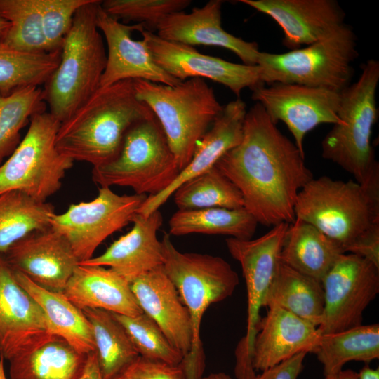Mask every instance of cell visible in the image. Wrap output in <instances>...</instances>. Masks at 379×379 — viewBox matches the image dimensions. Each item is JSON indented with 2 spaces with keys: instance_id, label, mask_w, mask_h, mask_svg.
<instances>
[{
  "instance_id": "8992f818",
  "label": "cell",
  "mask_w": 379,
  "mask_h": 379,
  "mask_svg": "<svg viewBox=\"0 0 379 379\" xmlns=\"http://www.w3.org/2000/svg\"><path fill=\"white\" fill-rule=\"evenodd\" d=\"M133 86L136 98L159 121L181 171L222 109L213 88L201 78L188 79L175 86L134 79Z\"/></svg>"
},
{
  "instance_id": "5b68a950",
  "label": "cell",
  "mask_w": 379,
  "mask_h": 379,
  "mask_svg": "<svg viewBox=\"0 0 379 379\" xmlns=\"http://www.w3.org/2000/svg\"><path fill=\"white\" fill-rule=\"evenodd\" d=\"M294 211L295 218L316 227L345 251L379 222V168L361 183L313 178L299 192Z\"/></svg>"
},
{
  "instance_id": "9c48e42d",
  "label": "cell",
  "mask_w": 379,
  "mask_h": 379,
  "mask_svg": "<svg viewBox=\"0 0 379 379\" xmlns=\"http://www.w3.org/2000/svg\"><path fill=\"white\" fill-rule=\"evenodd\" d=\"M159 121L154 116L133 124L126 132L119 154L93 167L92 179L100 187H128L135 194L156 195L180 173Z\"/></svg>"
},
{
  "instance_id": "83f0119b",
  "label": "cell",
  "mask_w": 379,
  "mask_h": 379,
  "mask_svg": "<svg viewBox=\"0 0 379 379\" xmlns=\"http://www.w3.org/2000/svg\"><path fill=\"white\" fill-rule=\"evenodd\" d=\"M13 271L18 283L41 308L53 334L63 338L81 354L95 351L91 325L81 309L62 293L44 288L22 272Z\"/></svg>"
},
{
  "instance_id": "74e56055",
  "label": "cell",
  "mask_w": 379,
  "mask_h": 379,
  "mask_svg": "<svg viewBox=\"0 0 379 379\" xmlns=\"http://www.w3.org/2000/svg\"><path fill=\"white\" fill-rule=\"evenodd\" d=\"M112 314L124 328L140 357L171 365L180 364L184 355L146 314L133 317Z\"/></svg>"
},
{
  "instance_id": "bcb514c9",
  "label": "cell",
  "mask_w": 379,
  "mask_h": 379,
  "mask_svg": "<svg viewBox=\"0 0 379 379\" xmlns=\"http://www.w3.org/2000/svg\"><path fill=\"white\" fill-rule=\"evenodd\" d=\"M358 374L359 379H379L378 368L374 369L364 366Z\"/></svg>"
},
{
  "instance_id": "7bdbcfd3",
  "label": "cell",
  "mask_w": 379,
  "mask_h": 379,
  "mask_svg": "<svg viewBox=\"0 0 379 379\" xmlns=\"http://www.w3.org/2000/svg\"><path fill=\"white\" fill-rule=\"evenodd\" d=\"M307 353L300 352L271 367L253 379H297L303 370V361Z\"/></svg>"
},
{
  "instance_id": "44dd1931",
  "label": "cell",
  "mask_w": 379,
  "mask_h": 379,
  "mask_svg": "<svg viewBox=\"0 0 379 379\" xmlns=\"http://www.w3.org/2000/svg\"><path fill=\"white\" fill-rule=\"evenodd\" d=\"M222 5L221 0H210L202 7L193 8L189 13L182 11L171 13L158 24L157 34L165 40L191 46L223 48L237 55L243 64L257 65L260 52L258 44L244 41L222 27Z\"/></svg>"
},
{
  "instance_id": "f1b7e54d",
  "label": "cell",
  "mask_w": 379,
  "mask_h": 379,
  "mask_svg": "<svg viewBox=\"0 0 379 379\" xmlns=\"http://www.w3.org/2000/svg\"><path fill=\"white\" fill-rule=\"evenodd\" d=\"M274 305L318 327L324 309L322 284L280 260L264 302V307Z\"/></svg>"
},
{
  "instance_id": "4dcf8cb0",
  "label": "cell",
  "mask_w": 379,
  "mask_h": 379,
  "mask_svg": "<svg viewBox=\"0 0 379 379\" xmlns=\"http://www.w3.org/2000/svg\"><path fill=\"white\" fill-rule=\"evenodd\" d=\"M258 222L244 208H208L179 210L169 220V233L175 236L190 234L227 235L250 239Z\"/></svg>"
},
{
  "instance_id": "e0dca14e",
  "label": "cell",
  "mask_w": 379,
  "mask_h": 379,
  "mask_svg": "<svg viewBox=\"0 0 379 379\" xmlns=\"http://www.w3.org/2000/svg\"><path fill=\"white\" fill-rule=\"evenodd\" d=\"M12 270L37 285L62 293L79 262L68 241L51 227L32 232L3 255Z\"/></svg>"
},
{
  "instance_id": "ee69618b",
  "label": "cell",
  "mask_w": 379,
  "mask_h": 379,
  "mask_svg": "<svg viewBox=\"0 0 379 379\" xmlns=\"http://www.w3.org/2000/svg\"><path fill=\"white\" fill-rule=\"evenodd\" d=\"M79 379H103L95 351L88 354L84 372Z\"/></svg>"
},
{
  "instance_id": "7dc6e473",
  "label": "cell",
  "mask_w": 379,
  "mask_h": 379,
  "mask_svg": "<svg viewBox=\"0 0 379 379\" xmlns=\"http://www.w3.org/2000/svg\"><path fill=\"white\" fill-rule=\"evenodd\" d=\"M201 379H232L230 375L225 373H211Z\"/></svg>"
},
{
  "instance_id": "b9f144b4",
  "label": "cell",
  "mask_w": 379,
  "mask_h": 379,
  "mask_svg": "<svg viewBox=\"0 0 379 379\" xmlns=\"http://www.w3.org/2000/svg\"><path fill=\"white\" fill-rule=\"evenodd\" d=\"M345 251L362 257L379 267V222L360 234Z\"/></svg>"
},
{
  "instance_id": "60d3db41",
  "label": "cell",
  "mask_w": 379,
  "mask_h": 379,
  "mask_svg": "<svg viewBox=\"0 0 379 379\" xmlns=\"http://www.w3.org/2000/svg\"><path fill=\"white\" fill-rule=\"evenodd\" d=\"M114 379H185L180 365L139 356Z\"/></svg>"
},
{
  "instance_id": "681fc988",
  "label": "cell",
  "mask_w": 379,
  "mask_h": 379,
  "mask_svg": "<svg viewBox=\"0 0 379 379\" xmlns=\"http://www.w3.org/2000/svg\"><path fill=\"white\" fill-rule=\"evenodd\" d=\"M0 379H6L1 359H0Z\"/></svg>"
},
{
  "instance_id": "f6af8a7d",
  "label": "cell",
  "mask_w": 379,
  "mask_h": 379,
  "mask_svg": "<svg viewBox=\"0 0 379 379\" xmlns=\"http://www.w3.org/2000/svg\"><path fill=\"white\" fill-rule=\"evenodd\" d=\"M324 379H359L357 372L351 369L341 370L337 373L324 376Z\"/></svg>"
},
{
  "instance_id": "ac0fdd59",
  "label": "cell",
  "mask_w": 379,
  "mask_h": 379,
  "mask_svg": "<svg viewBox=\"0 0 379 379\" xmlns=\"http://www.w3.org/2000/svg\"><path fill=\"white\" fill-rule=\"evenodd\" d=\"M96 22L107 48V62L100 87L128 79H142L169 86L181 82L156 64L142 40L132 39L133 32L145 29L142 24L124 25L105 12L100 4Z\"/></svg>"
},
{
  "instance_id": "9a60e30c",
  "label": "cell",
  "mask_w": 379,
  "mask_h": 379,
  "mask_svg": "<svg viewBox=\"0 0 379 379\" xmlns=\"http://www.w3.org/2000/svg\"><path fill=\"white\" fill-rule=\"evenodd\" d=\"M140 32L156 64L181 81L208 79L226 86L238 98L244 88L253 91L265 85L258 65L231 62L203 54L193 46L165 40L145 29Z\"/></svg>"
},
{
  "instance_id": "e575fe53",
  "label": "cell",
  "mask_w": 379,
  "mask_h": 379,
  "mask_svg": "<svg viewBox=\"0 0 379 379\" xmlns=\"http://www.w3.org/2000/svg\"><path fill=\"white\" fill-rule=\"evenodd\" d=\"M173 194L179 210L244 208L239 190L215 166L185 182Z\"/></svg>"
},
{
  "instance_id": "30bf717a",
  "label": "cell",
  "mask_w": 379,
  "mask_h": 379,
  "mask_svg": "<svg viewBox=\"0 0 379 379\" xmlns=\"http://www.w3.org/2000/svg\"><path fill=\"white\" fill-rule=\"evenodd\" d=\"M25 137L0 165V194L19 191L41 202L61 187L74 161L55 144L60 122L49 112L32 116Z\"/></svg>"
},
{
  "instance_id": "d590c367",
  "label": "cell",
  "mask_w": 379,
  "mask_h": 379,
  "mask_svg": "<svg viewBox=\"0 0 379 379\" xmlns=\"http://www.w3.org/2000/svg\"><path fill=\"white\" fill-rule=\"evenodd\" d=\"M46 108L39 86L23 87L7 95L0 93V165L20 143L22 128Z\"/></svg>"
},
{
  "instance_id": "7a4b0ae2",
  "label": "cell",
  "mask_w": 379,
  "mask_h": 379,
  "mask_svg": "<svg viewBox=\"0 0 379 379\" xmlns=\"http://www.w3.org/2000/svg\"><path fill=\"white\" fill-rule=\"evenodd\" d=\"M153 116L149 107L136 98L133 80L100 87L60 123L56 147L74 161L98 167L119 154L125 134L133 124Z\"/></svg>"
},
{
  "instance_id": "8fae6325",
  "label": "cell",
  "mask_w": 379,
  "mask_h": 379,
  "mask_svg": "<svg viewBox=\"0 0 379 379\" xmlns=\"http://www.w3.org/2000/svg\"><path fill=\"white\" fill-rule=\"evenodd\" d=\"M289 223L281 222L255 239L229 237L226 246L230 254L241 265L247 291V326L245 336L236 351L235 376L251 379L255 375L252 365L253 346L260 321V310L276 274Z\"/></svg>"
},
{
  "instance_id": "d6986e66",
  "label": "cell",
  "mask_w": 379,
  "mask_h": 379,
  "mask_svg": "<svg viewBox=\"0 0 379 379\" xmlns=\"http://www.w3.org/2000/svg\"><path fill=\"white\" fill-rule=\"evenodd\" d=\"M281 28L283 42L292 50L324 39L344 24L345 13L334 0H240Z\"/></svg>"
},
{
  "instance_id": "cb8c5ba5",
  "label": "cell",
  "mask_w": 379,
  "mask_h": 379,
  "mask_svg": "<svg viewBox=\"0 0 379 379\" xmlns=\"http://www.w3.org/2000/svg\"><path fill=\"white\" fill-rule=\"evenodd\" d=\"M131 222V230L114 241L102 254L79 264L109 267L129 283L162 266V244L157 237L163 224L159 210L147 216L136 213Z\"/></svg>"
},
{
  "instance_id": "1f68e13d",
  "label": "cell",
  "mask_w": 379,
  "mask_h": 379,
  "mask_svg": "<svg viewBox=\"0 0 379 379\" xmlns=\"http://www.w3.org/2000/svg\"><path fill=\"white\" fill-rule=\"evenodd\" d=\"M324 376L343 370L348 361L369 363L379 358V324L360 325L343 331L321 335L314 353Z\"/></svg>"
},
{
  "instance_id": "484cf974",
  "label": "cell",
  "mask_w": 379,
  "mask_h": 379,
  "mask_svg": "<svg viewBox=\"0 0 379 379\" xmlns=\"http://www.w3.org/2000/svg\"><path fill=\"white\" fill-rule=\"evenodd\" d=\"M345 253L343 248L312 224L299 218L290 223L280 260L292 269L319 281Z\"/></svg>"
},
{
  "instance_id": "8d00e7d4",
  "label": "cell",
  "mask_w": 379,
  "mask_h": 379,
  "mask_svg": "<svg viewBox=\"0 0 379 379\" xmlns=\"http://www.w3.org/2000/svg\"><path fill=\"white\" fill-rule=\"evenodd\" d=\"M0 18L10 24L4 42L17 50L49 53L38 0H0Z\"/></svg>"
},
{
  "instance_id": "52a82bcc",
  "label": "cell",
  "mask_w": 379,
  "mask_h": 379,
  "mask_svg": "<svg viewBox=\"0 0 379 379\" xmlns=\"http://www.w3.org/2000/svg\"><path fill=\"white\" fill-rule=\"evenodd\" d=\"M379 62L369 59L364 64L359 78L340 92L338 117L321 142L322 157L347 173L355 181L365 182L379 168L371 146L373 127L376 122V90Z\"/></svg>"
},
{
  "instance_id": "7402d4cb",
  "label": "cell",
  "mask_w": 379,
  "mask_h": 379,
  "mask_svg": "<svg viewBox=\"0 0 379 379\" xmlns=\"http://www.w3.org/2000/svg\"><path fill=\"white\" fill-rule=\"evenodd\" d=\"M261 318L252 352L255 371H263L300 353H315L321 334L317 327L276 305Z\"/></svg>"
},
{
  "instance_id": "3957f363",
  "label": "cell",
  "mask_w": 379,
  "mask_h": 379,
  "mask_svg": "<svg viewBox=\"0 0 379 379\" xmlns=\"http://www.w3.org/2000/svg\"><path fill=\"white\" fill-rule=\"evenodd\" d=\"M101 1L91 0L75 13L65 36L59 64L44 84L49 112L60 123L69 117L100 86L107 62L96 18Z\"/></svg>"
},
{
  "instance_id": "4316f807",
  "label": "cell",
  "mask_w": 379,
  "mask_h": 379,
  "mask_svg": "<svg viewBox=\"0 0 379 379\" xmlns=\"http://www.w3.org/2000/svg\"><path fill=\"white\" fill-rule=\"evenodd\" d=\"M88 354L53 335L10 360V379H79Z\"/></svg>"
},
{
  "instance_id": "836d02e7",
  "label": "cell",
  "mask_w": 379,
  "mask_h": 379,
  "mask_svg": "<svg viewBox=\"0 0 379 379\" xmlns=\"http://www.w3.org/2000/svg\"><path fill=\"white\" fill-rule=\"evenodd\" d=\"M60 52L33 53L11 47L0 39V93L45 84L57 68Z\"/></svg>"
},
{
  "instance_id": "2e32d148",
  "label": "cell",
  "mask_w": 379,
  "mask_h": 379,
  "mask_svg": "<svg viewBox=\"0 0 379 379\" xmlns=\"http://www.w3.org/2000/svg\"><path fill=\"white\" fill-rule=\"evenodd\" d=\"M53 335L44 312L0 255V355L10 360Z\"/></svg>"
},
{
  "instance_id": "603a6c76",
  "label": "cell",
  "mask_w": 379,
  "mask_h": 379,
  "mask_svg": "<svg viewBox=\"0 0 379 379\" xmlns=\"http://www.w3.org/2000/svg\"><path fill=\"white\" fill-rule=\"evenodd\" d=\"M130 286L142 312L184 357L188 354L192 341L190 316L163 266L138 277Z\"/></svg>"
},
{
  "instance_id": "6da1fadb",
  "label": "cell",
  "mask_w": 379,
  "mask_h": 379,
  "mask_svg": "<svg viewBox=\"0 0 379 379\" xmlns=\"http://www.w3.org/2000/svg\"><path fill=\"white\" fill-rule=\"evenodd\" d=\"M215 166L239 190L244 208L268 227L295 220L298 194L314 178L305 156L258 102L246 112L240 142Z\"/></svg>"
},
{
  "instance_id": "f546056e",
  "label": "cell",
  "mask_w": 379,
  "mask_h": 379,
  "mask_svg": "<svg viewBox=\"0 0 379 379\" xmlns=\"http://www.w3.org/2000/svg\"><path fill=\"white\" fill-rule=\"evenodd\" d=\"M81 310L91 325L101 375L103 379H114L140 355L112 312L91 308Z\"/></svg>"
},
{
  "instance_id": "ffe728a7",
  "label": "cell",
  "mask_w": 379,
  "mask_h": 379,
  "mask_svg": "<svg viewBox=\"0 0 379 379\" xmlns=\"http://www.w3.org/2000/svg\"><path fill=\"white\" fill-rule=\"evenodd\" d=\"M246 112V103L240 98L224 105L212 127L197 143L188 165L165 190L156 195L148 196L137 213L147 216L159 210L179 186L215 166L227 152L241 140Z\"/></svg>"
},
{
  "instance_id": "7c38bea8",
  "label": "cell",
  "mask_w": 379,
  "mask_h": 379,
  "mask_svg": "<svg viewBox=\"0 0 379 379\" xmlns=\"http://www.w3.org/2000/svg\"><path fill=\"white\" fill-rule=\"evenodd\" d=\"M147 197L137 194L119 195L109 187H100L92 201L71 204L61 214L54 213L50 227L68 241L81 262L93 258L109 236L131 222Z\"/></svg>"
},
{
  "instance_id": "4fadbf2b",
  "label": "cell",
  "mask_w": 379,
  "mask_h": 379,
  "mask_svg": "<svg viewBox=\"0 0 379 379\" xmlns=\"http://www.w3.org/2000/svg\"><path fill=\"white\" fill-rule=\"evenodd\" d=\"M324 292L321 335L362 324L363 314L379 293V267L352 253L339 256L321 280Z\"/></svg>"
},
{
  "instance_id": "d4e9b609",
  "label": "cell",
  "mask_w": 379,
  "mask_h": 379,
  "mask_svg": "<svg viewBox=\"0 0 379 379\" xmlns=\"http://www.w3.org/2000/svg\"><path fill=\"white\" fill-rule=\"evenodd\" d=\"M62 293L81 310L100 309L131 317L142 313L130 283L102 266L79 263Z\"/></svg>"
},
{
  "instance_id": "ab89813d",
  "label": "cell",
  "mask_w": 379,
  "mask_h": 379,
  "mask_svg": "<svg viewBox=\"0 0 379 379\" xmlns=\"http://www.w3.org/2000/svg\"><path fill=\"white\" fill-rule=\"evenodd\" d=\"M91 0H38L50 52L61 51L77 11Z\"/></svg>"
},
{
  "instance_id": "5bb4252c",
  "label": "cell",
  "mask_w": 379,
  "mask_h": 379,
  "mask_svg": "<svg viewBox=\"0 0 379 379\" xmlns=\"http://www.w3.org/2000/svg\"><path fill=\"white\" fill-rule=\"evenodd\" d=\"M252 100L260 103L270 119L284 122L305 156L306 134L321 124H342L338 117L340 92L295 84L274 83L253 91Z\"/></svg>"
},
{
  "instance_id": "d6a6232c",
  "label": "cell",
  "mask_w": 379,
  "mask_h": 379,
  "mask_svg": "<svg viewBox=\"0 0 379 379\" xmlns=\"http://www.w3.org/2000/svg\"><path fill=\"white\" fill-rule=\"evenodd\" d=\"M53 206L19 191L0 194V255L28 234L50 227Z\"/></svg>"
},
{
  "instance_id": "f35d334b",
  "label": "cell",
  "mask_w": 379,
  "mask_h": 379,
  "mask_svg": "<svg viewBox=\"0 0 379 379\" xmlns=\"http://www.w3.org/2000/svg\"><path fill=\"white\" fill-rule=\"evenodd\" d=\"M191 4L190 0H105L100 6L112 18L142 24L145 29L156 30L166 15L182 11Z\"/></svg>"
},
{
  "instance_id": "277c9868",
  "label": "cell",
  "mask_w": 379,
  "mask_h": 379,
  "mask_svg": "<svg viewBox=\"0 0 379 379\" xmlns=\"http://www.w3.org/2000/svg\"><path fill=\"white\" fill-rule=\"evenodd\" d=\"M163 268L174 284L191 319L190 352L180 366L185 379H201L204 357L201 324L209 306L231 296L239 284L237 273L223 258L208 254L182 253L165 233L161 239Z\"/></svg>"
},
{
  "instance_id": "c3c4849f",
  "label": "cell",
  "mask_w": 379,
  "mask_h": 379,
  "mask_svg": "<svg viewBox=\"0 0 379 379\" xmlns=\"http://www.w3.org/2000/svg\"><path fill=\"white\" fill-rule=\"evenodd\" d=\"M9 26L10 24L8 21L0 18V39L5 35L9 28Z\"/></svg>"
},
{
  "instance_id": "ba28073f",
  "label": "cell",
  "mask_w": 379,
  "mask_h": 379,
  "mask_svg": "<svg viewBox=\"0 0 379 379\" xmlns=\"http://www.w3.org/2000/svg\"><path fill=\"white\" fill-rule=\"evenodd\" d=\"M357 56V36L344 23L306 47L283 53L260 51L257 65L264 84H295L340 92L350 84Z\"/></svg>"
}]
</instances>
